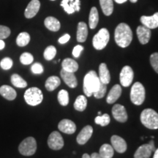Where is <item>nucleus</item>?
I'll list each match as a JSON object with an SVG mask.
<instances>
[{
	"mask_svg": "<svg viewBox=\"0 0 158 158\" xmlns=\"http://www.w3.org/2000/svg\"><path fill=\"white\" fill-rule=\"evenodd\" d=\"M40 7V2L39 0H31L25 10V17L27 19H32L38 13Z\"/></svg>",
	"mask_w": 158,
	"mask_h": 158,
	"instance_id": "17",
	"label": "nucleus"
},
{
	"mask_svg": "<svg viewBox=\"0 0 158 158\" xmlns=\"http://www.w3.org/2000/svg\"><path fill=\"white\" fill-rule=\"evenodd\" d=\"M31 72H32L34 74H41V73H43V70H44V69H43V65L41 64L40 63L36 62V63H35V64H33L32 65H31Z\"/></svg>",
	"mask_w": 158,
	"mask_h": 158,
	"instance_id": "41",
	"label": "nucleus"
},
{
	"mask_svg": "<svg viewBox=\"0 0 158 158\" xmlns=\"http://www.w3.org/2000/svg\"><path fill=\"white\" fill-rule=\"evenodd\" d=\"M100 81L98 75L94 70H91L86 75L84 78V92L85 95L91 97L97 92L100 86Z\"/></svg>",
	"mask_w": 158,
	"mask_h": 158,
	"instance_id": "2",
	"label": "nucleus"
},
{
	"mask_svg": "<svg viewBox=\"0 0 158 158\" xmlns=\"http://www.w3.org/2000/svg\"><path fill=\"white\" fill-rule=\"evenodd\" d=\"M141 122L146 127L150 130L158 129V114L152 108H147L141 112Z\"/></svg>",
	"mask_w": 158,
	"mask_h": 158,
	"instance_id": "3",
	"label": "nucleus"
},
{
	"mask_svg": "<svg viewBox=\"0 0 158 158\" xmlns=\"http://www.w3.org/2000/svg\"><path fill=\"white\" fill-rule=\"evenodd\" d=\"M146 91L143 84L140 82H135L133 85L130 91V100L134 105L141 106L145 100Z\"/></svg>",
	"mask_w": 158,
	"mask_h": 158,
	"instance_id": "4",
	"label": "nucleus"
},
{
	"mask_svg": "<svg viewBox=\"0 0 158 158\" xmlns=\"http://www.w3.org/2000/svg\"><path fill=\"white\" fill-rule=\"evenodd\" d=\"M141 22L142 24L150 29H155L158 27V13H156L152 16L143 15L141 17Z\"/></svg>",
	"mask_w": 158,
	"mask_h": 158,
	"instance_id": "19",
	"label": "nucleus"
},
{
	"mask_svg": "<svg viewBox=\"0 0 158 158\" xmlns=\"http://www.w3.org/2000/svg\"><path fill=\"white\" fill-rule=\"evenodd\" d=\"M93 133V128L92 126L87 125L84 127L77 136L76 141L80 145H84L92 137Z\"/></svg>",
	"mask_w": 158,
	"mask_h": 158,
	"instance_id": "15",
	"label": "nucleus"
},
{
	"mask_svg": "<svg viewBox=\"0 0 158 158\" xmlns=\"http://www.w3.org/2000/svg\"><path fill=\"white\" fill-rule=\"evenodd\" d=\"M153 158H158V148L157 149H155V154H154Z\"/></svg>",
	"mask_w": 158,
	"mask_h": 158,
	"instance_id": "47",
	"label": "nucleus"
},
{
	"mask_svg": "<svg viewBox=\"0 0 158 158\" xmlns=\"http://www.w3.org/2000/svg\"><path fill=\"white\" fill-rule=\"evenodd\" d=\"M37 142L33 137H28L21 141L19 147V152L24 156H31L36 152Z\"/></svg>",
	"mask_w": 158,
	"mask_h": 158,
	"instance_id": "7",
	"label": "nucleus"
},
{
	"mask_svg": "<svg viewBox=\"0 0 158 158\" xmlns=\"http://www.w3.org/2000/svg\"><path fill=\"white\" fill-rule=\"evenodd\" d=\"M122 94V88L121 86L118 84H116L112 87L108 93L106 101L108 104H113L115 102Z\"/></svg>",
	"mask_w": 158,
	"mask_h": 158,
	"instance_id": "20",
	"label": "nucleus"
},
{
	"mask_svg": "<svg viewBox=\"0 0 158 158\" xmlns=\"http://www.w3.org/2000/svg\"><path fill=\"white\" fill-rule=\"evenodd\" d=\"M99 21V15L98 9L95 7H92L90 10L89 17V23L90 29H95Z\"/></svg>",
	"mask_w": 158,
	"mask_h": 158,
	"instance_id": "29",
	"label": "nucleus"
},
{
	"mask_svg": "<svg viewBox=\"0 0 158 158\" xmlns=\"http://www.w3.org/2000/svg\"><path fill=\"white\" fill-rule=\"evenodd\" d=\"M116 3L118 4H123L127 1V0H114Z\"/></svg>",
	"mask_w": 158,
	"mask_h": 158,
	"instance_id": "46",
	"label": "nucleus"
},
{
	"mask_svg": "<svg viewBox=\"0 0 158 158\" xmlns=\"http://www.w3.org/2000/svg\"><path fill=\"white\" fill-rule=\"evenodd\" d=\"M5 42H4L2 40L0 39V51L2 50V49L5 48Z\"/></svg>",
	"mask_w": 158,
	"mask_h": 158,
	"instance_id": "44",
	"label": "nucleus"
},
{
	"mask_svg": "<svg viewBox=\"0 0 158 158\" xmlns=\"http://www.w3.org/2000/svg\"><path fill=\"white\" fill-rule=\"evenodd\" d=\"M100 4L105 15L109 16L112 14L114 10L113 0H100Z\"/></svg>",
	"mask_w": 158,
	"mask_h": 158,
	"instance_id": "27",
	"label": "nucleus"
},
{
	"mask_svg": "<svg viewBox=\"0 0 158 158\" xmlns=\"http://www.w3.org/2000/svg\"><path fill=\"white\" fill-rule=\"evenodd\" d=\"M88 36V27L86 23L79 22L77 29V40L79 43H84L86 41Z\"/></svg>",
	"mask_w": 158,
	"mask_h": 158,
	"instance_id": "23",
	"label": "nucleus"
},
{
	"mask_svg": "<svg viewBox=\"0 0 158 158\" xmlns=\"http://www.w3.org/2000/svg\"><path fill=\"white\" fill-rule=\"evenodd\" d=\"M60 75L63 81H64L65 84L68 85L69 87H76L77 85H78V81H77V78L76 76H75L74 73L68 72V71H65L62 69L60 72Z\"/></svg>",
	"mask_w": 158,
	"mask_h": 158,
	"instance_id": "18",
	"label": "nucleus"
},
{
	"mask_svg": "<svg viewBox=\"0 0 158 158\" xmlns=\"http://www.w3.org/2000/svg\"><path fill=\"white\" fill-rule=\"evenodd\" d=\"M150 63L154 70L158 73V53H154L150 56Z\"/></svg>",
	"mask_w": 158,
	"mask_h": 158,
	"instance_id": "39",
	"label": "nucleus"
},
{
	"mask_svg": "<svg viewBox=\"0 0 158 158\" xmlns=\"http://www.w3.org/2000/svg\"><path fill=\"white\" fill-rule=\"evenodd\" d=\"M0 94L7 100H15L17 96L16 92L14 89L7 85H3L0 87Z\"/></svg>",
	"mask_w": 158,
	"mask_h": 158,
	"instance_id": "22",
	"label": "nucleus"
},
{
	"mask_svg": "<svg viewBox=\"0 0 158 158\" xmlns=\"http://www.w3.org/2000/svg\"><path fill=\"white\" fill-rule=\"evenodd\" d=\"M134 78V72L133 69L130 66H124L122 69L121 73H120L119 80L120 83L124 87H128L133 82Z\"/></svg>",
	"mask_w": 158,
	"mask_h": 158,
	"instance_id": "10",
	"label": "nucleus"
},
{
	"mask_svg": "<svg viewBox=\"0 0 158 158\" xmlns=\"http://www.w3.org/2000/svg\"><path fill=\"white\" fill-rule=\"evenodd\" d=\"M33 61H34V57L30 53H23L20 56V62H21V64L24 65L31 64L33 62Z\"/></svg>",
	"mask_w": 158,
	"mask_h": 158,
	"instance_id": "36",
	"label": "nucleus"
},
{
	"mask_svg": "<svg viewBox=\"0 0 158 158\" xmlns=\"http://www.w3.org/2000/svg\"><path fill=\"white\" fill-rule=\"evenodd\" d=\"M155 151V143L153 140H152L149 143L143 144L136 150L134 158H149L152 152Z\"/></svg>",
	"mask_w": 158,
	"mask_h": 158,
	"instance_id": "9",
	"label": "nucleus"
},
{
	"mask_svg": "<svg viewBox=\"0 0 158 158\" xmlns=\"http://www.w3.org/2000/svg\"><path fill=\"white\" fill-rule=\"evenodd\" d=\"M11 82L18 88H26L27 86V83L23 78H21L19 74H13L11 76Z\"/></svg>",
	"mask_w": 158,
	"mask_h": 158,
	"instance_id": "31",
	"label": "nucleus"
},
{
	"mask_svg": "<svg viewBox=\"0 0 158 158\" xmlns=\"http://www.w3.org/2000/svg\"><path fill=\"white\" fill-rule=\"evenodd\" d=\"M61 84L60 78L57 76H50L47 79L45 84V87L49 92H52L56 89Z\"/></svg>",
	"mask_w": 158,
	"mask_h": 158,
	"instance_id": "26",
	"label": "nucleus"
},
{
	"mask_svg": "<svg viewBox=\"0 0 158 158\" xmlns=\"http://www.w3.org/2000/svg\"><path fill=\"white\" fill-rule=\"evenodd\" d=\"M110 39V35L108 29L102 28L94 35L92 40V44L97 50H102L107 45Z\"/></svg>",
	"mask_w": 158,
	"mask_h": 158,
	"instance_id": "6",
	"label": "nucleus"
},
{
	"mask_svg": "<svg viewBox=\"0 0 158 158\" xmlns=\"http://www.w3.org/2000/svg\"><path fill=\"white\" fill-rule=\"evenodd\" d=\"M51 1H55V0H51Z\"/></svg>",
	"mask_w": 158,
	"mask_h": 158,
	"instance_id": "51",
	"label": "nucleus"
},
{
	"mask_svg": "<svg viewBox=\"0 0 158 158\" xmlns=\"http://www.w3.org/2000/svg\"><path fill=\"white\" fill-rule=\"evenodd\" d=\"M60 5L68 14H73L81 9L80 0H62Z\"/></svg>",
	"mask_w": 158,
	"mask_h": 158,
	"instance_id": "12",
	"label": "nucleus"
},
{
	"mask_svg": "<svg viewBox=\"0 0 158 158\" xmlns=\"http://www.w3.org/2000/svg\"><path fill=\"white\" fill-rule=\"evenodd\" d=\"M112 114L116 121L124 123L127 122L128 116L124 106L120 104L114 105L112 108Z\"/></svg>",
	"mask_w": 158,
	"mask_h": 158,
	"instance_id": "11",
	"label": "nucleus"
},
{
	"mask_svg": "<svg viewBox=\"0 0 158 158\" xmlns=\"http://www.w3.org/2000/svg\"><path fill=\"white\" fill-rule=\"evenodd\" d=\"M99 78L100 82L107 85L110 81V74L105 63H101L99 66Z\"/></svg>",
	"mask_w": 158,
	"mask_h": 158,
	"instance_id": "21",
	"label": "nucleus"
},
{
	"mask_svg": "<svg viewBox=\"0 0 158 158\" xmlns=\"http://www.w3.org/2000/svg\"><path fill=\"white\" fill-rule=\"evenodd\" d=\"M114 151L112 146L108 143H105L100 147L99 155L102 158H112L114 156Z\"/></svg>",
	"mask_w": 158,
	"mask_h": 158,
	"instance_id": "28",
	"label": "nucleus"
},
{
	"mask_svg": "<svg viewBox=\"0 0 158 158\" xmlns=\"http://www.w3.org/2000/svg\"><path fill=\"white\" fill-rule=\"evenodd\" d=\"M87 106V100L84 95H79L74 102V108L78 111L82 112Z\"/></svg>",
	"mask_w": 158,
	"mask_h": 158,
	"instance_id": "30",
	"label": "nucleus"
},
{
	"mask_svg": "<svg viewBox=\"0 0 158 158\" xmlns=\"http://www.w3.org/2000/svg\"><path fill=\"white\" fill-rule=\"evenodd\" d=\"M70 35L68 34L64 35L62 37H61L59 39V43H60V44H64V43H68V41L70 40Z\"/></svg>",
	"mask_w": 158,
	"mask_h": 158,
	"instance_id": "43",
	"label": "nucleus"
},
{
	"mask_svg": "<svg viewBox=\"0 0 158 158\" xmlns=\"http://www.w3.org/2000/svg\"><path fill=\"white\" fill-rule=\"evenodd\" d=\"M114 38L116 44L119 47H127L133 40V32L130 27L125 23H119L115 29Z\"/></svg>",
	"mask_w": 158,
	"mask_h": 158,
	"instance_id": "1",
	"label": "nucleus"
},
{
	"mask_svg": "<svg viewBox=\"0 0 158 158\" xmlns=\"http://www.w3.org/2000/svg\"><path fill=\"white\" fill-rule=\"evenodd\" d=\"M101 115H102L101 111H99V112H98V116H101Z\"/></svg>",
	"mask_w": 158,
	"mask_h": 158,
	"instance_id": "50",
	"label": "nucleus"
},
{
	"mask_svg": "<svg viewBox=\"0 0 158 158\" xmlns=\"http://www.w3.org/2000/svg\"><path fill=\"white\" fill-rule=\"evenodd\" d=\"M13 60L9 57H5L2 59V61L0 62V67L5 70H8L13 67Z\"/></svg>",
	"mask_w": 158,
	"mask_h": 158,
	"instance_id": "38",
	"label": "nucleus"
},
{
	"mask_svg": "<svg viewBox=\"0 0 158 158\" xmlns=\"http://www.w3.org/2000/svg\"><path fill=\"white\" fill-rule=\"evenodd\" d=\"M91 158H102L100 157V155H99V153H92V155L90 156Z\"/></svg>",
	"mask_w": 158,
	"mask_h": 158,
	"instance_id": "45",
	"label": "nucleus"
},
{
	"mask_svg": "<svg viewBox=\"0 0 158 158\" xmlns=\"http://www.w3.org/2000/svg\"><path fill=\"white\" fill-rule=\"evenodd\" d=\"M130 1L132 3H135V2H137L138 0H130Z\"/></svg>",
	"mask_w": 158,
	"mask_h": 158,
	"instance_id": "49",
	"label": "nucleus"
},
{
	"mask_svg": "<svg viewBox=\"0 0 158 158\" xmlns=\"http://www.w3.org/2000/svg\"><path fill=\"white\" fill-rule=\"evenodd\" d=\"M94 122L97 124L102 126V127H105L109 124L110 122V118L108 114H102L101 116H98L94 118Z\"/></svg>",
	"mask_w": 158,
	"mask_h": 158,
	"instance_id": "34",
	"label": "nucleus"
},
{
	"mask_svg": "<svg viewBox=\"0 0 158 158\" xmlns=\"http://www.w3.org/2000/svg\"><path fill=\"white\" fill-rule=\"evenodd\" d=\"M106 90H107V85L103 84V83L100 82V86L97 92H94L93 95L94 98L97 99H101L105 96V94L106 93Z\"/></svg>",
	"mask_w": 158,
	"mask_h": 158,
	"instance_id": "37",
	"label": "nucleus"
},
{
	"mask_svg": "<svg viewBox=\"0 0 158 158\" xmlns=\"http://www.w3.org/2000/svg\"><path fill=\"white\" fill-rule=\"evenodd\" d=\"M82 158H91V157L88 155V154L86 153V154H84V155H83Z\"/></svg>",
	"mask_w": 158,
	"mask_h": 158,
	"instance_id": "48",
	"label": "nucleus"
},
{
	"mask_svg": "<svg viewBox=\"0 0 158 158\" xmlns=\"http://www.w3.org/2000/svg\"><path fill=\"white\" fill-rule=\"evenodd\" d=\"M24 99L29 106H36L40 104L43 100L42 91L37 87L29 88L25 92Z\"/></svg>",
	"mask_w": 158,
	"mask_h": 158,
	"instance_id": "5",
	"label": "nucleus"
},
{
	"mask_svg": "<svg viewBox=\"0 0 158 158\" xmlns=\"http://www.w3.org/2000/svg\"><path fill=\"white\" fill-rule=\"evenodd\" d=\"M64 139L62 135L57 131L52 132L48 138V145L53 150H59L64 147Z\"/></svg>",
	"mask_w": 158,
	"mask_h": 158,
	"instance_id": "8",
	"label": "nucleus"
},
{
	"mask_svg": "<svg viewBox=\"0 0 158 158\" xmlns=\"http://www.w3.org/2000/svg\"><path fill=\"white\" fill-rule=\"evenodd\" d=\"M58 101L59 104L62 106H68L69 103V94L68 91L62 89L60 90L58 93Z\"/></svg>",
	"mask_w": 158,
	"mask_h": 158,
	"instance_id": "33",
	"label": "nucleus"
},
{
	"mask_svg": "<svg viewBox=\"0 0 158 158\" xmlns=\"http://www.w3.org/2000/svg\"><path fill=\"white\" fill-rule=\"evenodd\" d=\"M136 32H137L138 40L142 45H145L149 43L152 35L150 29L147 28V27L143 25L139 26V27H138Z\"/></svg>",
	"mask_w": 158,
	"mask_h": 158,
	"instance_id": "14",
	"label": "nucleus"
},
{
	"mask_svg": "<svg viewBox=\"0 0 158 158\" xmlns=\"http://www.w3.org/2000/svg\"><path fill=\"white\" fill-rule=\"evenodd\" d=\"M44 24L47 29L52 31H57L60 29L61 24L58 19L54 17H47L45 19Z\"/></svg>",
	"mask_w": 158,
	"mask_h": 158,
	"instance_id": "24",
	"label": "nucleus"
},
{
	"mask_svg": "<svg viewBox=\"0 0 158 158\" xmlns=\"http://www.w3.org/2000/svg\"><path fill=\"white\" fill-rule=\"evenodd\" d=\"M10 29L5 26L0 25V39L3 40L7 38L10 35Z\"/></svg>",
	"mask_w": 158,
	"mask_h": 158,
	"instance_id": "40",
	"label": "nucleus"
},
{
	"mask_svg": "<svg viewBox=\"0 0 158 158\" xmlns=\"http://www.w3.org/2000/svg\"><path fill=\"white\" fill-rule=\"evenodd\" d=\"M112 147L118 153H124L127 150V146L126 141L122 137L118 135H113L110 138Z\"/></svg>",
	"mask_w": 158,
	"mask_h": 158,
	"instance_id": "13",
	"label": "nucleus"
},
{
	"mask_svg": "<svg viewBox=\"0 0 158 158\" xmlns=\"http://www.w3.org/2000/svg\"><path fill=\"white\" fill-rule=\"evenodd\" d=\"M83 50H84V47L81 45H78L74 47L73 50V56L76 58H78L80 56L81 53L82 52Z\"/></svg>",
	"mask_w": 158,
	"mask_h": 158,
	"instance_id": "42",
	"label": "nucleus"
},
{
	"mask_svg": "<svg viewBox=\"0 0 158 158\" xmlns=\"http://www.w3.org/2000/svg\"><path fill=\"white\" fill-rule=\"evenodd\" d=\"M56 54V49L54 46L53 45H50V46L47 47L44 51V54H43V56H44V58L46 59V60L50 61L52 60L54 58Z\"/></svg>",
	"mask_w": 158,
	"mask_h": 158,
	"instance_id": "35",
	"label": "nucleus"
},
{
	"mask_svg": "<svg viewBox=\"0 0 158 158\" xmlns=\"http://www.w3.org/2000/svg\"><path fill=\"white\" fill-rule=\"evenodd\" d=\"M58 128L62 133L69 134H73L76 130V125L70 119H62L58 124Z\"/></svg>",
	"mask_w": 158,
	"mask_h": 158,
	"instance_id": "16",
	"label": "nucleus"
},
{
	"mask_svg": "<svg viewBox=\"0 0 158 158\" xmlns=\"http://www.w3.org/2000/svg\"><path fill=\"white\" fill-rule=\"evenodd\" d=\"M62 69L65 71L70 73H75L78 70V64L73 59L67 58L63 60L62 63Z\"/></svg>",
	"mask_w": 158,
	"mask_h": 158,
	"instance_id": "25",
	"label": "nucleus"
},
{
	"mask_svg": "<svg viewBox=\"0 0 158 158\" xmlns=\"http://www.w3.org/2000/svg\"><path fill=\"white\" fill-rule=\"evenodd\" d=\"M30 41V35L27 32H21L18 35L16 43L20 47H24L29 44Z\"/></svg>",
	"mask_w": 158,
	"mask_h": 158,
	"instance_id": "32",
	"label": "nucleus"
}]
</instances>
